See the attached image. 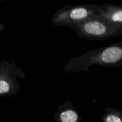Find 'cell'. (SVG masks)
Returning a JSON list of instances; mask_svg holds the SVG:
<instances>
[{"instance_id": "cell-1", "label": "cell", "mask_w": 122, "mask_h": 122, "mask_svg": "<svg viewBox=\"0 0 122 122\" xmlns=\"http://www.w3.org/2000/svg\"><path fill=\"white\" fill-rule=\"evenodd\" d=\"M92 65L109 67H122V41L107 46L92 50L64 63V73L89 71Z\"/></svg>"}, {"instance_id": "cell-2", "label": "cell", "mask_w": 122, "mask_h": 122, "mask_svg": "<svg viewBox=\"0 0 122 122\" xmlns=\"http://www.w3.org/2000/svg\"><path fill=\"white\" fill-rule=\"evenodd\" d=\"M77 35L88 40H105L117 36L119 27L102 17L90 18L75 23L67 25Z\"/></svg>"}, {"instance_id": "cell-3", "label": "cell", "mask_w": 122, "mask_h": 122, "mask_svg": "<svg viewBox=\"0 0 122 122\" xmlns=\"http://www.w3.org/2000/svg\"><path fill=\"white\" fill-rule=\"evenodd\" d=\"M96 4L66 5L58 10L51 17V21L56 26L84 21L90 18L97 17Z\"/></svg>"}, {"instance_id": "cell-4", "label": "cell", "mask_w": 122, "mask_h": 122, "mask_svg": "<svg viewBox=\"0 0 122 122\" xmlns=\"http://www.w3.org/2000/svg\"><path fill=\"white\" fill-rule=\"evenodd\" d=\"M23 70L14 61L3 59L0 61V97H11L19 92L20 85L17 77L26 78Z\"/></svg>"}, {"instance_id": "cell-5", "label": "cell", "mask_w": 122, "mask_h": 122, "mask_svg": "<svg viewBox=\"0 0 122 122\" xmlns=\"http://www.w3.org/2000/svg\"><path fill=\"white\" fill-rule=\"evenodd\" d=\"M97 14L119 27L117 35H122V5L111 3L97 5Z\"/></svg>"}, {"instance_id": "cell-6", "label": "cell", "mask_w": 122, "mask_h": 122, "mask_svg": "<svg viewBox=\"0 0 122 122\" xmlns=\"http://www.w3.org/2000/svg\"><path fill=\"white\" fill-rule=\"evenodd\" d=\"M56 122H80L82 117L69 100L60 104L55 114Z\"/></svg>"}, {"instance_id": "cell-7", "label": "cell", "mask_w": 122, "mask_h": 122, "mask_svg": "<svg viewBox=\"0 0 122 122\" xmlns=\"http://www.w3.org/2000/svg\"><path fill=\"white\" fill-rule=\"evenodd\" d=\"M106 113L101 117L102 122H122V110L114 108H106Z\"/></svg>"}, {"instance_id": "cell-8", "label": "cell", "mask_w": 122, "mask_h": 122, "mask_svg": "<svg viewBox=\"0 0 122 122\" xmlns=\"http://www.w3.org/2000/svg\"><path fill=\"white\" fill-rule=\"evenodd\" d=\"M5 27L4 25L0 23V32H2V31L4 30Z\"/></svg>"}]
</instances>
